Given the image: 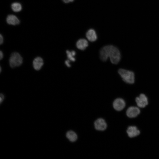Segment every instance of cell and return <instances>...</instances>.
I'll list each match as a JSON object with an SVG mask.
<instances>
[{
	"label": "cell",
	"mask_w": 159,
	"mask_h": 159,
	"mask_svg": "<svg viewBox=\"0 0 159 159\" xmlns=\"http://www.w3.org/2000/svg\"><path fill=\"white\" fill-rule=\"evenodd\" d=\"M100 59L105 62L109 57L111 63L114 64H118L121 58L120 52L116 47L112 45H108L102 48L100 51Z\"/></svg>",
	"instance_id": "cell-1"
},
{
	"label": "cell",
	"mask_w": 159,
	"mask_h": 159,
	"mask_svg": "<svg viewBox=\"0 0 159 159\" xmlns=\"http://www.w3.org/2000/svg\"><path fill=\"white\" fill-rule=\"evenodd\" d=\"M118 73L125 82L132 84L135 81V75L133 72L123 69H119Z\"/></svg>",
	"instance_id": "cell-2"
},
{
	"label": "cell",
	"mask_w": 159,
	"mask_h": 159,
	"mask_svg": "<svg viewBox=\"0 0 159 159\" xmlns=\"http://www.w3.org/2000/svg\"><path fill=\"white\" fill-rule=\"evenodd\" d=\"M23 62V59L19 53L17 52L13 53L10 57L9 63L12 68L18 67Z\"/></svg>",
	"instance_id": "cell-3"
},
{
	"label": "cell",
	"mask_w": 159,
	"mask_h": 159,
	"mask_svg": "<svg viewBox=\"0 0 159 159\" xmlns=\"http://www.w3.org/2000/svg\"><path fill=\"white\" fill-rule=\"evenodd\" d=\"M138 106L141 108H144L148 105V99L147 97L143 94H140L138 97L135 99Z\"/></svg>",
	"instance_id": "cell-4"
},
{
	"label": "cell",
	"mask_w": 159,
	"mask_h": 159,
	"mask_svg": "<svg viewBox=\"0 0 159 159\" xmlns=\"http://www.w3.org/2000/svg\"><path fill=\"white\" fill-rule=\"evenodd\" d=\"M94 125L95 128L99 131L104 130L107 127L105 121L104 119L101 118L98 119L95 121Z\"/></svg>",
	"instance_id": "cell-5"
},
{
	"label": "cell",
	"mask_w": 159,
	"mask_h": 159,
	"mask_svg": "<svg viewBox=\"0 0 159 159\" xmlns=\"http://www.w3.org/2000/svg\"><path fill=\"white\" fill-rule=\"evenodd\" d=\"M125 105L124 100L121 98H117L115 99L113 102V107L115 110L120 111L122 110Z\"/></svg>",
	"instance_id": "cell-6"
},
{
	"label": "cell",
	"mask_w": 159,
	"mask_h": 159,
	"mask_svg": "<svg viewBox=\"0 0 159 159\" xmlns=\"http://www.w3.org/2000/svg\"><path fill=\"white\" fill-rule=\"evenodd\" d=\"M140 112V110L138 107H130L127 109L126 114L128 117L133 118L137 117Z\"/></svg>",
	"instance_id": "cell-7"
},
{
	"label": "cell",
	"mask_w": 159,
	"mask_h": 159,
	"mask_svg": "<svg viewBox=\"0 0 159 159\" xmlns=\"http://www.w3.org/2000/svg\"><path fill=\"white\" fill-rule=\"evenodd\" d=\"M128 136L130 138L136 137L140 134V131L135 126H130L128 127L127 130Z\"/></svg>",
	"instance_id": "cell-8"
},
{
	"label": "cell",
	"mask_w": 159,
	"mask_h": 159,
	"mask_svg": "<svg viewBox=\"0 0 159 159\" xmlns=\"http://www.w3.org/2000/svg\"><path fill=\"white\" fill-rule=\"evenodd\" d=\"M43 61L40 57H37L34 60L33 62V67L37 70H40L43 65Z\"/></svg>",
	"instance_id": "cell-9"
},
{
	"label": "cell",
	"mask_w": 159,
	"mask_h": 159,
	"mask_svg": "<svg viewBox=\"0 0 159 159\" xmlns=\"http://www.w3.org/2000/svg\"><path fill=\"white\" fill-rule=\"evenodd\" d=\"M88 45V41L84 39H79L76 43V46L77 48L82 50H85Z\"/></svg>",
	"instance_id": "cell-10"
},
{
	"label": "cell",
	"mask_w": 159,
	"mask_h": 159,
	"mask_svg": "<svg viewBox=\"0 0 159 159\" xmlns=\"http://www.w3.org/2000/svg\"><path fill=\"white\" fill-rule=\"evenodd\" d=\"M86 37L87 39L91 42L95 41L97 39L96 32L92 29H90L88 30L86 33Z\"/></svg>",
	"instance_id": "cell-11"
},
{
	"label": "cell",
	"mask_w": 159,
	"mask_h": 159,
	"mask_svg": "<svg viewBox=\"0 0 159 159\" xmlns=\"http://www.w3.org/2000/svg\"><path fill=\"white\" fill-rule=\"evenodd\" d=\"M7 22L9 24L16 25L19 23V21L16 16L13 15H8L6 19Z\"/></svg>",
	"instance_id": "cell-12"
},
{
	"label": "cell",
	"mask_w": 159,
	"mask_h": 159,
	"mask_svg": "<svg viewBox=\"0 0 159 159\" xmlns=\"http://www.w3.org/2000/svg\"><path fill=\"white\" fill-rule=\"evenodd\" d=\"M66 136L67 138L72 142L76 141L77 138L76 134L74 132L71 130L67 132Z\"/></svg>",
	"instance_id": "cell-13"
},
{
	"label": "cell",
	"mask_w": 159,
	"mask_h": 159,
	"mask_svg": "<svg viewBox=\"0 0 159 159\" xmlns=\"http://www.w3.org/2000/svg\"><path fill=\"white\" fill-rule=\"evenodd\" d=\"M66 52L68 59L72 62H74L75 61L76 59L74 56L75 55L76 53L74 50L70 51L67 50L66 51Z\"/></svg>",
	"instance_id": "cell-14"
},
{
	"label": "cell",
	"mask_w": 159,
	"mask_h": 159,
	"mask_svg": "<svg viewBox=\"0 0 159 159\" xmlns=\"http://www.w3.org/2000/svg\"><path fill=\"white\" fill-rule=\"evenodd\" d=\"M12 10L14 12H18L21 11L22 9L21 5L19 3L14 2L11 5Z\"/></svg>",
	"instance_id": "cell-15"
},
{
	"label": "cell",
	"mask_w": 159,
	"mask_h": 159,
	"mask_svg": "<svg viewBox=\"0 0 159 159\" xmlns=\"http://www.w3.org/2000/svg\"><path fill=\"white\" fill-rule=\"evenodd\" d=\"M70 60L69 59L66 60L65 62V63L66 65L68 67H71V65L69 63Z\"/></svg>",
	"instance_id": "cell-16"
},
{
	"label": "cell",
	"mask_w": 159,
	"mask_h": 159,
	"mask_svg": "<svg viewBox=\"0 0 159 159\" xmlns=\"http://www.w3.org/2000/svg\"><path fill=\"white\" fill-rule=\"evenodd\" d=\"M64 2L67 3L73 1L74 0H62Z\"/></svg>",
	"instance_id": "cell-17"
},
{
	"label": "cell",
	"mask_w": 159,
	"mask_h": 159,
	"mask_svg": "<svg viewBox=\"0 0 159 159\" xmlns=\"http://www.w3.org/2000/svg\"><path fill=\"white\" fill-rule=\"evenodd\" d=\"M3 38L1 34L0 35V44H1L3 43Z\"/></svg>",
	"instance_id": "cell-18"
},
{
	"label": "cell",
	"mask_w": 159,
	"mask_h": 159,
	"mask_svg": "<svg viewBox=\"0 0 159 159\" xmlns=\"http://www.w3.org/2000/svg\"><path fill=\"white\" fill-rule=\"evenodd\" d=\"M4 98V96L3 94H1L0 95V103L3 101Z\"/></svg>",
	"instance_id": "cell-19"
},
{
	"label": "cell",
	"mask_w": 159,
	"mask_h": 159,
	"mask_svg": "<svg viewBox=\"0 0 159 159\" xmlns=\"http://www.w3.org/2000/svg\"><path fill=\"white\" fill-rule=\"evenodd\" d=\"M3 53L1 51L0 52V59L1 60V59L3 58Z\"/></svg>",
	"instance_id": "cell-20"
},
{
	"label": "cell",
	"mask_w": 159,
	"mask_h": 159,
	"mask_svg": "<svg viewBox=\"0 0 159 159\" xmlns=\"http://www.w3.org/2000/svg\"><path fill=\"white\" fill-rule=\"evenodd\" d=\"M1 67H0V72H1Z\"/></svg>",
	"instance_id": "cell-21"
}]
</instances>
